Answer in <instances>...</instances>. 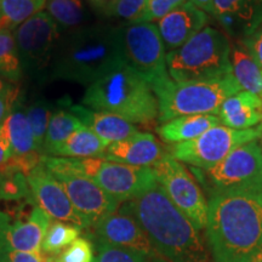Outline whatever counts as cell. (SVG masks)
<instances>
[{
  "mask_svg": "<svg viewBox=\"0 0 262 262\" xmlns=\"http://www.w3.org/2000/svg\"><path fill=\"white\" fill-rule=\"evenodd\" d=\"M205 231L212 262H262V193L209 195Z\"/></svg>",
  "mask_w": 262,
  "mask_h": 262,
  "instance_id": "obj_1",
  "label": "cell"
},
{
  "mask_svg": "<svg viewBox=\"0 0 262 262\" xmlns=\"http://www.w3.org/2000/svg\"><path fill=\"white\" fill-rule=\"evenodd\" d=\"M143 229L157 262H208L198 229L157 182L123 203Z\"/></svg>",
  "mask_w": 262,
  "mask_h": 262,
  "instance_id": "obj_2",
  "label": "cell"
},
{
  "mask_svg": "<svg viewBox=\"0 0 262 262\" xmlns=\"http://www.w3.org/2000/svg\"><path fill=\"white\" fill-rule=\"evenodd\" d=\"M124 61L122 27L80 26L62 34L52 61L51 80L89 86Z\"/></svg>",
  "mask_w": 262,
  "mask_h": 262,
  "instance_id": "obj_3",
  "label": "cell"
},
{
  "mask_svg": "<svg viewBox=\"0 0 262 262\" xmlns=\"http://www.w3.org/2000/svg\"><path fill=\"white\" fill-rule=\"evenodd\" d=\"M80 104L147 127L158 122V100L152 88L126 61L86 86Z\"/></svg>",
  "mask_w": 262,
  "mask_h": 262,
  "instance_id": "obj_4",
  "label": "cell"
},
{
  "mask_svg": "<svg viewBox=\"0 0 262 262\" xmlns=\"http://www.w3.org/2000/svg\"><path fill=\"white\" fill-rule=\"evenodd\" d=\"M158 100V122L195 114L217 116L226 98L241 91L232 74L201 81H173L168 77L150 85Z\"/></svg>",
  "mask_w": 262,
  "mask_h": 262,
  "instance_id": "obj_5",
  "label": "cell"
},
{
  "mask_svg": "<svg viewBox=\"0 0 262 262\" xmlns=\"http://www.w3.org/2000/svg\"><path fill=\"white\" fill-rule=\"evenodd\" d=\"M229 52L227 35L206 26L181 48L166 52V68L179 83L219 79L232 74Z\"/></svg>",
  "mask_w": 262,
  "mask_h": 262,
  "instance_id": "obj_6",
  "label": "cell"
},
{
  "mask_svg": "<svg viewBox=\"0 0 262 262\" xmlns=\"http://www.w3.org/2000/svg\"><path fill=\"white\" fill-rule=\"evenodd\" d=\"M14 35L24 77L40 85L51 80L52 61L62 32L47 10L18 25Z\"/></svg>",
  "mask_w": 262,
  "mask_h": 262,
  "instance_id": "obj_7",
  "label": "cell"
},
{
  "mask_svg": "<svg viewBox=\"0 0 262 262\" xmlns=\"http://www.w3.org/2000/svg\"><path fill=\"white\" fill-rule=\"evenodd\" d=\"M209 195L225 192L262 193V149L257 141L239 147L210 169H193Z\"/></svg>",
  "mask_w": 262,
  "mask_h": 262,
  "instance_id": "obj_8",
  "label": "cell"
},
{
  "mask_svg": "<svg viewBox=\"0 0 262 262\" xmlns=\"http://www.w3.org/2000/svg\"><path fill=\"white\" fill-rule=\"evenodd\" d=\"M61 159L70 169L94 180L104 192L119 203L135 198L157 183L155 171L147 166L127 165L100 157Z\"/></svg>",
  "mask_w": 262,
  "mask_h": 262,
  "instance_id": "obj_9",
  "label": "cell"
},
{
  "mask_svg": "<svg viewBox=\"0 0 262 262\" xmlns=\"http://www.w3.org/2000/svg\"><path fill=\"white\" fill-rule=\"evenodd\" d=\"M262 139V123L237 130L220 124L194 140L171 145L169 155L196 169H210L239 147Z\"/></svg>",
  "mask_w": 262,
  "mask_h": 262,
  "instance_id": "obj_10",
  "label": "cell"
},
{
  "mask_svg": "<svg viewBox=\"0 0 262 262\" xmlns=\"http://www.w3.org/2000/svg\"><path fill=\"white\" fill-rule=\"evenodd\" d=\"M157 182L169 199L201 231L208 222V201L188 169L169 153L152 166Z\"/></svg>",
  "mask_w": 262,
  "mask_h": 262,
  "instance_id": "obj_11",
  "label": "cell"
},
{
  "mask_svg": "<svg viewBox=\"0 0 262 262\" xmlns=\"http://www.w3.org/2000/svg\"><path fill=\"white\" fill-rule=\"evenodd\" d=\"M41 162L60 181L75 210L89 222L90 227L122 205L94 180L68 168L60 157L41 156Z\"/></svg>",
  "mask_w": 262,
  "mask_h": 262,
  "instance_id": "obj_12",
  "label": "cell"
},
{
  "mask_svg": "<svg viewBox=\"0 0 262 262\" xmlns=\"http://www.w3.org/2000/svg\"><path fill=\"white\" fill-rule=\"evenodd\" d=\"M124 54L149 85L170 77L166 68V50L157 25L152 22L129 24L122 27Z\"/></svg>",
  "mask_w": 262,
  "mask_h": 262,
  "instance_id": "obj_13",
  "label": "cell"
},
{
  "mask_svg": "<svg viewBox=\"0 0 262 262\" xmlns=\"http://www.w3.org/2000/svg\"><path fill=\"white\" fill-rule=\"evenodd\" d=\"M26 180L33 199L51 220L66 222L81 229L90 228L89 222L75 210L60 181L49 171L41 159L26 173Z\"/></svg>",
  "mask_w": 262,
  "mask_h": 262,
  "instance_id": "obj_14",
  "label": "cell"
},
{
  "mask_svg": "<svg viewBox=\"0 0 262 262\" xmlns=\"http://www.w3.org/2000/svg\"><path fill=\"white\" fill-rule=\"evenodd\" d=\"M93 228L94 238L116 247L139 251L148 257L155 255L143 229L123 204L116 211L100 219Z\"/></svg>",
  "mask_w": 262,
  "mask_h": 262,
  "instance_id": "obj_15",
  "label": "cell"
},
{
  "mask_svg": "<svg viewBox=\"0 0 262 262\" xmlns=\"http://www.w3.org/2000/svg\"><path fill=\"white\" fill-rule=\"evenodd\" d=\"M51 219L34 205L26 219H17L11 224L9 214L0 210V239L10 248L26 253H41L44 241Z\"/></svg>",
  "mask_w": 262,
  "mask_h": 262,
  "instance_id": "obj_16",
  "label": "cell"
},
{
  "mask_svg": "<svg viewBox=\"0 0 262 262\" xmlns=\"http://www.w3.org/2000/svg\"><path fill=\"white\" fill-rule=\"evenodd\" d=\"M212 17L233 40H243L262 25V0H214Z\"/></svg>",
  "mask_w": 262,
  "mask_h": 262,
  "instance_id": "obj_17",
  "label": "cell"
},
{
  "mask_svg": "<svg viewBox=\"0 0 262 262\" xmlns=\"http://www.w3.org/2000/svg\"><path fill=\"white\" fill-rule=\"evenodd\" d=\"M209 24V15L191 2L179 6L157 21L165 50L170 52L185 45Z\"/></svg>",
  "mask_w": 262,
  "mask_h": 262,
  "instance_id": "obj_18",
  "label": "cell"
},
{
  "mask_svg": "<svg viewBox=\"0 0 262 262\" xmlns=\"http://www.w3.org/2000/svg\"><path fill=\"white\" fill-rule=\"evenodd\" d=\"M164 156L165 152L155 135L139 133L129 139L111 143L101 158L133 166L152 168Z\"/></svg>",
  "mask_w": 262,
  "mask_h": 262,
  "instance_id": "obj_19",
  "label": "cell"
},
{
  "mask_svg": "<svg viewBox=\"0 0 262 262\" xmlns=\"http://www.w3.org/2000/svg\"><path fill=\"white\" fill-rule=\"evenodd\" d=\"M68 108L84 126L102 139L108 145L123 141L140 133L135 124L107 112H98L83 104H68Z\"/></svg>",
  "mask_w": 262,
  "mask_h": 262,
  "instance_id": "obj_20",
  "label": "cell"
},
{
  "mask_svg": "<svg viewBox=\"0 0 262 262\" xmlns=\"http://www.w3.org/2000/svg\"><path fill=\"white\" fill-rule=\"evenodd\" d=\"M222 125L244 130L262 123V97L241 90L226 98L217 112Z\"/></svg>",
  "mask_w": 262,
  "mask_h": 262,
  "instance_id": "obj_21",
  "label": "cell"
},
{
  "mask_svg": "<svg viewBox=\"0 0 262 262\" xmlns=\"http://www.w3.org/2000/svg\"><path fill=\"white\" fill-rule=\"evenodd\" d=\"M220 124L219 117L214 114L182 116L160 124V126L157 127V133L164 142L176 145L194 140L203 135L205 131Z\"/></svg>",
  "mask_w": 262,
  "mask_h": 262,
  "instance_id": "obj_22",
  "label": "cell"
},
{
  "mask_svg": "<svg viewBox=\"0 0 262 262\" xmlns=\"http://www.w3.org/2000/svg\"><path fill=\"white\" fill-rule=\"evenodd\" d=\"M229 61L232 75L241 90L249 91L262 97V67L249 54L242 40L231 41Z\"/></svg>",
  "mask_w": 262,
  "mask_h": 262,
  "instance_id": "obj_23",
  "label": "cell"
},
{
  "mask_svg": "<svg viewBox=\"0 0 262 262\" xmlns=\"http://www.w3.org/2000/svg\"><path fill=\"white\" fill-rule=\"evenodd\" d=\"M3 126H4L6 135L11 143L12 156L26 157L33 155V153H38L34 136H33L22 101H17L9 117L3 123Z\"/></svg>",
  "mask_w": 262,
  "mask_h": 262,
  "instance_id": "obj_24",
  "label": "cell"
},
{
  "mask_svg": "<svg viewBox=\"0 0 262 262\" xmlns=\"http://www.w3.org/2000/svg\"><path fill=\"white\" fill-rule=\"evenodd\" d=\"M110 146L86 126L75 130L72 135L55 150L52 157L61 158H98Z\"/></svg>",
  "mask_w": 262,
  "mask_h": 262,
  "instance_id": "obj_25",
  "label": "cell"
},
{
  "mask_svg": "<svg viewBox=\"0 0 262 262\" xmlns=\"http://www.w3.org/2000/svg\"><path fill=\"white\" fill-rule=\"evenodd\" d=\"M83 126V124L73 113L70 108L67 110L54 111L49 122L47 136H45L44 146H42V156H54L55 150L60 147L66 140L70 137L75 130Z\"/></svg>",
  "mask_w": 262,
  "mask_h": 262,
  "instance_id": "obj_26",
  "label": "cell"
},
{
  "mask_svg": "<svg viewBox=\"0 0 262 262\" xmlns=\"http://www.w3.org/2000/svg\"><path fill=\"white\" fill-rule=\"evenodd\" d=\"M15 28H0V78L6 83L18 84L24 78L17 47H16Z\"/></svg>",
  "mask_w": 262,
  "mask_h": 262,
  "instance_id": "obj_27",
  "label": "cell"
},
{
  "mask_svg": "<svg viewBox=\"0 0 262 262\" xmlns=\"http://www.w3.org/2000/svg\"><path fill=\"white\" fill-rule=\"evenodd\" d=\"M45 10L56 22L62 34L80 27L85 18L81 0H47Z\"/></svg>",
  "mask_w": 262,
  "mask_h": 262,
  "instance_id": "obj_28",
  "label": "cell"
},
{
  "mask_svg": "<svg viewBox=\"0 0 262 262\" xmlns=\"http://www.w3.org/2000/svg\"><path fill=\"white\" fill-rule=\"evenodd\" d=\"M47 0H2L0 28H16L26 19L45 9Z\"/></svg>",
  "mask_w": 262,
  "mask_h": 262,
  "instance_id": "obj_29",
  "label": "cell"
},
{
  "mask_svg": "<svg viewBox=\"0 0 262 262\" xmlns=\"http://www.w3.org/2000/svg\"><path fill=\"white\" fill-rule=\"evenodd\" d=\"M81 232L83 229L77 226L61 221H51L42 241L41 253L48 256H56L70 247L75 239L79 238Z\"/></svg>",
  "mask_w": 262,
  "mask_h": 262,
  "instance_id": "obj_30",
  "label": "cell"
},
{
  "mask_svg": "<svg viewBox=\"0 0 262 262\" xmlns=\"http://www.w3.org/2000/svg\"><path fill=\"white\" fill-rule=\"evenodd\" d=\"M25 108L33 136H34L37 150L38 153H41L45 136H47L49 122H50L54 110H52L49 101L40 96L33 97L27 106H25Z\"/></svg>",
  "mask_w": 262,
  "mask_h": 262,
  "instance_id": "obj_31",
  "label": "cell"
},
{
  "mask_svg": "<svg viewBox=\"0 0 262 262\" xmlns=\"http://www.w3.org/2000/svg\"><path fill=\"white\" fill-rule=\"evenodd\" d=\"M94 239V248L96 250L94 262H149L148 256L139 251L116 247L96 238Z\"/></svg>",
  "mask_w": 262,
  "mask_h": 262,
  "instance_id": "obj_32",
  "label": "cell"
},
{
  "mask_svg": "<svg viewBox=\"0 0 262 262\" xmlns=\"http://www.w3.org/2000/svg\"><path fill=\"white\" fill-rule=\"evenodd\" d=\"M94 244L88 238L79 237L56 256H48L50 262H94Z\"/></svg>",
  "mask_w": 262,
  "mask_h": 262,
  "instance_id": "obj_33",
  "label": "cell"
},
{
  "mask_svg": "<svg viewBox=\"0 0 262 262\" xmlns=\"http://www.w3.org/2000/svg\"><path fill=\"white\" fill-rule=\"evenodd\" d=\"M186 2L188 0H148L145 10L131 24H142V22H152L153 24V21H159L164 16L185 4Z\"/></svg>",
  "mask_w": 262,
  "mask_h": 262,
  "instance_id": "obj_34",
  "label": "cell"
},
{
  "mask_svg": "<svg viewBox=\"0 0 262 262\" xmlns=\"http://www.w3.org/2000/svg\"><path fill=\"white\" fill-rule=\"evenodd\" d=\"M148 0H118L108 17L134 22L146 8Z\"/></svg>",
  "mask_w": 262,
  "mask_h": 262,
  "instance_id": "obj_35",
  "label": "cell"
},
{
  "mask_svg": "<svg viewBox=\"0 0 262 262\" xmlns=\"http://www.w3.org/2000/svg\"><path fill=\"white\" fill-rule=\"evenodd\" d=\"M0 262H50L42 253L14 250L0 239Z\"/></svg>",
  "mask_w": 262,
  "mask_h": 262,
  "instance_id": "obj_36",
  "label": "cell"
},
{
  "mask_svg": "<svg viewBox=\"0 0 262 262\" xmlns=\"http://www.w3.org/2000/svg\"><path fill=\"white\" fill-rule=\"evenodd\" d=\"M19 88L17 84H6L4 89L0 90V125L5 122L10 112L19 100Z\"/></svg>",
  "mask_w": 262,
  "mask_h": 262,
  "instance_id": "obj_37",
  "label": "cell"
},
{
  "mask_svg": "<svg viewBox=\"0 0 262 262\" xmlns=\"http://www.w3.org/2000/svg\"><path fill=\"white\" fill-rule=\"evenodd\" d=\"M245 48L248 49L249 54L254 57V60L262 67V25L255 31L253 34L249 35L242 40Z\"/></svg>",
  "mask_w": 262,
  "mask_h": 262,
  "instance_id": "obj_38",
  "label": "cell"
},
{
  "mask_svg": "<svg viewBox=\"0 0 262 262\" xmlns=\"http://www.w3.org/2000/svg\"><path fill=\"white\" fill-rule=\"evenodd\" d=\"M12 157L14 156H12L11 143H10L6 131L2 124L0 125V166L6 165Z\"/></svg>",
  "mask_w": 262,
  "mask_h": 262,
  "instance_id": "obj_39",
  "label": "cell"
},
{
  "mask_svg": "<svg viewBox=\"0 0 262 262\" xmlns=\"http://www.w3.org/2000/svg\"><path fill=\"white\" fill-rule=\"evenodd\" d=\"M86 2L97 14L108 17L118 0H86Z\"/></svg>",
  "mask_w": 262,
  "mask_h": 262,
  "instance_id": "obj_40",
  "label": "cell"
},
{
  "mask_svg": "<svg viewBox=\"0 0 262 262\" xmlns=\"http://www.w3.org/2000/svg\"><path fill=\"white\" fill-rule=\"evenodd\" d=\"M192 4H194L196 8H199L206 14H212V8H214V0H188Z\"/></svg>",
  "mask_w": 262,
  "mask_h": 262,
  "instance_id": "obj_41",
  "label": "cell"
},
{
  "mask_svg": "<svg viewBox=\"0 0 262 262\" xmlns=\"http://www.w3.org/2000/svg\"><path fill=\"white\" fill-rule=\"evenodd\" d=\"M6 84H9V83H6L5 80H3L2 78H0V90H2V89H4V88L6 86Z\"/></svg>",
  "mask_w": 262,
  "mask_h": 262,
  "instance_id": "obj_42",
  "label": "cell"
},
{
  "mask_svg": "<svg viewBox=\"0 0 262 262\" xmlns=\"http://www.w3.org/2000/svg\"><path fill=\"white\" fill-rule=\"evenodd\" d=\"M260 146H261V149H262V143H261V145H260Z\"/></svg>",
  "mask_w": 262,
  "mask_h": 262,
  "instance_id": "obj_43",
  "label": "cell"
}]
</instances>
